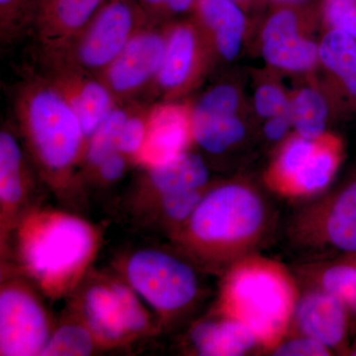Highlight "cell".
<instances>
[{
    "label": "cell",
    "instance_id": "cell-1",
    "mask_svg": "<svg viewBox=\"0 0 356 356\" xmlns=\"http://www.w3.org/2000/svg\"><path fill=\"white\" fill-rule=\"evenodd\" d=\"M13 110L44 175L51 181L69 179L83 159L88 139L72 105L43 70L28 72L18 83Z\"/></svg>",
    "mask_w": 356,
    "mask_h": 356
},
{
    "label": "cell",
    "instance_id": "cell-2",
    "mask_svg": "<svg viewBox=\"0 0 356 356\" xmlns=\"http://www.w3.org/2000/svg\"><path fill=\"white\" fill-rule=\"evenodd\" d=\"M228 301L235 318L257 334L273 343L284 330L292 310V292L280 273L261 264L245 266L234 273Z\"/></svg>",
    "mask_w": 356,
    "mask_h": 356
},
{
    "label": "cell",
    "instance_id": "cell-3",
    "mask_svg": "<svg viewBox=\"0 0 356 356\" xmlns=\"http://www.w3.org/2000/svg\"><path fill=\"white\" fill-rule=\"evenodd\" d=\"M95 238L88 225L76 218L53 215L38 220L24 238L30 268L46 284H60L83 266Z\"/></svg>",
    "mask_w": 356,
    "mask_h": 356
},
{
    "label": "cell",
    "instance_id": "cell-4",
    "mask_svg": "<svg viewBox=\"0 0 356 356\" xmlns=\"http://www.w3.org/2000/svg\"><path fill=\"white\" fill-rule=\"evenodd\" d=\"M264 202L248 187L226 184L201 199L191 219V233L212 245H236L250 240L261 229Z\"/></svg>",
    "mask_w": 356,
    "mask_h": 356
},
{
    "label": "cell",
    "instance_id": "cell-5",
    "mask_svg": "<svg viewBox=\"0 0 356 356\" xmlns=\"http://www.w3.org/2000/svg\"><path fill=\"white\" fill-rule=\"evenodd\" d=\"M165 27V57L153 92L159 102H173L197 88L217 58L205 32L191 15L168 21Z\"/></svg>",
    "mask_w": 356,
    "mask_h": 356
},
{
    "label": "cell",
    "instance_id": "cell-6",
    "mask_svg": "<svg viewBox=\"0 0 356 356\" xmlns=\"http://www.w3.org/2000/svg\"><path fill=\"white\" fill-rule=\"evenodd\" d=\"M147 23L149 20L137 0H106L60 57L99 76Z\"/></svg>",
    "mask_w": 356,
    "mask_h": 356
},
{
    "label": "cell",
    "instance_id": "cell-7",
    "mask_svg": "<svg viewBox=\"0 0 356 356\" xmlns=\"http://www.w3.org/2000/svg\"><path fill=\"white\" fill-rule=\"evenodd\" d=\"M165 46V23H147L98 76L118 104L139 102L145 93L153 92Z\"/></svg>",
    "mask_w": 356,
    "mask_h": 356
},
{
    "label": "cell",
    "instance_id": "cell-8",
    "mask_svg": "<svg viewBox=\"0 0 356 356\" xmlns=\"http://www.w3.org/2000/svg\"><path fill=\"white\" fill-rule=\"evenodd\" d=\"M128 276L132 286L161 311L184 308L197 293V280L191 267L156 250L134 255L128 264Z\"/></svg>",
    "mask_w": 356,
    "mask_h": 356
},
{
    "label": "cell",
    "instance_id": "cell-9",
    "mask_svg": "<svg viewBox=\"0 0 356 356\" xmlns=\"http://www.w3.org/2000/svg\"><path fill=\"white\" fill-rule=\"evenodd\" d=\"M43 72L76 112L86 139L118 105L100 77L65 57L40 58Z\"/></svg>",
    "mask_w": 356,
    "mask_h": 356
},
{
    "label": "cell",
    "instance_id": "cell-10",
    "mask_svg": "<svg viewBox=\"0 0 356 356\" xmlns=\"http://www.w3.org/2000/svg\"><path fill=\"white\" fill-rule=\"evenodd\" d=\"M50 339L44 309L27 290L6 287L0 295V353L7 356L41 355Z\"/></svg>",
    "mask_w": 356,
    "mask_h": 356
},
{
    "label": "cell",
    "instance_id": "cell-11",
    "mask_svg": "<svg viewBox=\"0 0 356 356\" xmlns=\"http://www.w3.org/2000/svg\"><path fill=\"white\" fill-rule=\"evenodd\" d=\"M106 0H38L31 33L40 58L64 55Z\"/></svg>",
    "mask_w": 356,
    "mask_h": 356
},
{
    "label": "cell",
    "instance_id": "cell-12",
    "mask_svg": "<svg viewBox=\"0 0 356 356\" xmlns=\"http://www.w3.org/2000/svg\"><path fill=\"white\" fill-rule=\"evenodd\" d=\"M193 140L191 102L173 100L152 104L147 137L136 161L140 165H161L186 152Z\"/></svg>",
    "mask_w": 356,
    "mask_h": 356
},
{
    "label": "cell",
    "instance_id": "cell-13",
    "mask_svg": "<svg viewBox=\"0 0 356 356\" xmlns=\"http://www.w3.org/2000/svg\"><path fill=\"white\" fill-rule=\"evenodd\" d=\"M191 15L209 39L216 58L235 60L248 31V13L234 0H195Z\"/></svg>",
    "mask_w": 356,
    "mask_h": 356
},
{
    "label": "cell",
    "instance_id": "cell-14",
    "mask_svg": "<svg viewBox=\"0 0 356 356\" xmlns=\"http://www.w3.org/2000/svg\"><path fill=\"white\" fill-rule=\"evenodd\" d=\"M297 323L305 336L317 339L327 348L343 343L348 331L346 304L325 291L313 292L300 301Z\"/></svg>",
    "mask_w": 356,
    "mask_h": 356
},
{
    "label": "cell",
    "instance_id": "cell-15",
    "mask_svg": "<svg viewBox=\"0 0 356 356\" xmlns=\"http://www.w3.org/2000/svg\"><path fill=\"white\" fill-rule=\"evenodd\" d=\"M318 57L337 90L356 105V40L339 30H327L318 43Z\"/></svg>",
    "mask_w": 356,
    "mask_h": 356
},
{
    "label": "cell",
    "instance_id": "cell-16",
    "mask_svg": "<svg viewBox=\"0 0 356 356\" xmlns=\"http://www.w3.org/2000/svg\"><path fill=\"white\" fill-rule=\"evenodd\" d=\"M192 339L199 353L208 356L242 355L259 341L252 330L236 318L202 323L192 332Z\"/></svg>",
    "mask_w": 356,
    "mask_h": 356
},
{
    "label": "cell",
    "instance_id": "cell-17",
    "mask_svg": "<svg viewBox=\"0 0 356 356\" xmlns=\"http://www.w3.org/2000/svg\"><path fill=\"white\" fill-rule=\"evenodd\" d=\"M208 178L209 172L202 158L188 152L149 168V182L161 194L201 191Z\"/></svg>",
    "mask_w": 356,
    "mask_h": 356
},
{
    "label": "cell",
    "instance_id": "cell-18",
    "mask_svg": "<svg viewBox=\"0 0 356 356\" xmlns=\"http://www.w3.org/2000/svg\"><path fill=\"white\" fill-rule=\"evenodd\" d=\"M27 165L13 129L4 125L0 132V199L2 205L19 202L27 186Z\"/></svg>",
    "mask_w": 356,
    "mask_h": 356
},
{
    "label": "cell",
    "instance_id": "cell-19",
    "mask_svg": "<svg viewBox=\"0 0 356 356\" xmlns=\"http://www.w3.org/2000/svg\"><path fill=\"white\" fill-rule=\"evenodd\" d=\"M261 54L267 64L286 72H309L320 63L318 44L306 34L261 42Z\"/></svg>",
    "mask_w": 356,
    "mask_h": 356
},
{
    "label": "cell",
    "instance_id": "cell-20",
    "mask_svg": "<svg viewBox=\"0 0 356 356\" xmlns=\"http://www.w3.org/2000/svg\"><path fill=\"white\" fill-rule=\"evenodd\" d=\"M193 140L210 154H222L238 144L245 135L238 114H192Z\"/></svg>",
    "mask_w": 356,
    "mask_h": 356
},
{
    "label": "cell",
    "instance_id": "cell-21",
    "mask_svg": "<svg viewBox=\"0 0 356 356\" xmlns=\"http://www.w3.org/2000/svg\"><path fill=\"white\" fill-rule=\"evenodd\" d=\"M325 234L332 247L356 254V179L339 192L325 221Z\"/></svg>",
    "mask_w": 356,
    "mask_h": 356
},
{
    "label": "cell",
    "instance_id": "cell-22",
    "mask_svg": "<svg viewBox=\"0 0 356 356\" xmlns=\"http://www.w3.org/2000/svg\"><path fill=\"white\" fill-rule=\"evenodd\" d=\"M289 113L297 135L318 139L325 134L330 105L321 89L304 86L290 97Z\"/></svg>",
    "mask_w": 356,
    "mask_h": 356
},
{
    "label": "cell",
    "instance_id": "cell-23",
    "mask_svg": "<svg viewBox=\"0 0 356 356\" xmlns=\"http://www.w3.org/2000/svg\"><path fill=\"white\" fill-rule=\"evenodd\" d=\"M341 147L336 138L325 134L320 146L296 177L288 189L296 193H312L321 191L331 181L339 163Z\"/></svg>",
    "mask_w": 356,
    "mask_h": 356
},
{
    "label": "cell",
    "instance_id": "cell-24",
    "mask_svg": "<svg viewBox=\"0 0 356 356\" xmlns=\"http://www.w3.org/2000/svg\"><path fill=\"white\" fill-rule=\"evenodd\" d=\"M138 102L118 104L100 124L86 144L84 161L88 170L95 172L104 159L118 151L122 129Z\"/></svg>",
    "mask_w": 356,
    "mask_h": 356
},
{
    "label": "cell",
    "instance_id": "cell-25",
    "mask_svg": "<svg viewBox=\"0 0 356 356\" xmlns=\"http://www.w3.org/2000/svg\"><path fill=\"white\" fill-rule=\"evenodd\" d=\"M86 311L91 327L104 339L116 341L127 332L111 287L90 288L86 293Z\"/></svg>",
    "mask_w": 356,
    "mask_h": 356
},
{
    "label": "cell",
    "instance_id": "cell-26",
    "mask_svg": "<svg viewBox=\"0 0 356 356\" xmlns=\"http://www.w3.org/2000/svg\"><path fill=\"white\" fill-rule=\"evenodd\" d=\"M38 0H0V42L13 46L31 33Z\"/></svg>",
    "mask_w": 356,
    "mask_h": 356
},
{
    "label": "cell",
    "instance_id": "cell-27",
    "mask_svg": "<svg viewBox=\"0 0 356 356\" xmlns=\"http://www.w3.org/2000/svg\"><path fill=\"white\" fill-rule=\"evenodd\" d=\"M322 137L308 139L297 135V137L292 138L283 147L277 161L274 163L273 175L275 181L288 188L293 178L296 177L317 151Z\"/></svg>",
    "mask_w": 356,
    "mask_h": 356
},
{
    "label": "cell",
    "instance_id": "cell-28",
    "mask_svg": "<svg viewBox=\"0 0 356 356\" xmlns=\"http://www.w3.org/2000/svg\"><path fill=\"white\" fill-rule=\"evenodd\" d=\"M191 106L193 115L238 114L242 95L235 84L219 83L208 88Z\"/></svg>",
    "mask_w": 356,
    "mask_h": 356
},
{
    "label": "cell",
    "instance_id": "cell-29",
    "mask_svg": "<svg viewBox=\"0 0 356 356\" xmlns=\"http://www.w3.org/2000/svg\"><path fill=\"white\" fill-rule=\"evenodd\" d=\"M92 348V337L88 330L65 325L50 337L41 355H88Z\"/></svg>",
    "mask_w": 356,
    "mask_h": 356
},
{
    "label": "cell",
    "instance_id": "cell-30",
    "mask_svg": "<svg viewBox=\"0 0 356 356\" xmlns=\"http://www.w3.org/2000/svg\"><path fill=\"white\" fill-rule=\"evenodd\" d=\"M152 104L138 102L122 129L118 151L128 158H137L147 137V122Z\"/></svg>",
    "mask_w": 356,
    "mask_h": 356
},
{
    "label": "cell",
    "instance_id": "cell-31",
    "mask_svg": "<svg viewBox=\"0 0 356 356\" xmlns=\"http://www.w3.org/2000/svg\"><path fill=\"white\" fill-rule=\"evenodd\" d=\"M324 291L343 300L346 306L356 304V259L327 268L322 278Z\"/></svg>",
    "mask_w": 356,
    "mask_h": 356
},
{
    "label": "cell",
    "instance_id": "cell-32",
    "mask_svg": "<svg viewBox=\"0 0 356 356\" xmlns=\"http://www.w3.org/2000/svg\"><path fill=\"white\" fill-rule=\"evenodd\" d=\"M321 22L356 40V0H320Z\"/></svg>",
    "mask_w": 356,
    "mask_h": 356
},
{
    "label": "cell",
    "instance_id": "cell-33",
    "mask_svg": "<svg viewBox=\"0 0 356 356\" xmlns=\"http://www.w3.org/2000/svg\"><path fill=\"white\" fill-rule=\"evenodd\" d=\"M111 289L118 302L119 310L126 331L138 332L146 329L147 316L135 294L121 284H113Z\"/></svg>",
    "mask_w": 356,
    "mask_h": 356
},
{
    "label": "cell",
    "instance_id": "cell-34",
    "mask_svg": "<svg viewBox=\"0 0 356 356\" xmlns=\"http://www.w3.org/2000/svg\"><path fill=\"white\" fill-rule=\"evenodd\" d=\"M254 102L255 111L262 118H271L289 111L290 97L276 83L261 84L255 90Z\"/></svg>",
    "mask_w": 356,
    "mask_h": 356
},
{
    "label": "cell",
    "instance_id": "cell-35",
    "mask_svg": "<svg viewBox=\"0 0 356 356\" xmlns=\"http://www.w3.org/2000/svg\"><path fill=\"white\" fill-rule=\"evenodd\" d=\"M203 196L201 191L170 192L161 194L163 210L177 221L188 219L196 210Z\"/></svg>",
    "mask_w": 356,
    "mask_h": 356
},
{
    "label": "cell",
    "instance_id": "cell-36",
    "mask_svg": "<svg viewBox=\"0 0 356 356\" xmlns=\"http://www.w3.org/2000/svg\"><path fill=\"white\" fill-rule=\"evenodd\" d=\"M329 348L317 339L308 336L291 339L281 344L274 351V355L280 356H325L329 355Z\"/></svg>",
    "mask_w": 356,
    "mask_h": 356
},
{
    "label": "cell",
    "instance_id": "cell-37",
    "mask_svg": "<svg viewBox=\"0 0 356 356\" xmlns=\"http://www.w3.org/2000/svg\"><path fill=\"white\" fill-rule=\"evenodd\" d=\"M127 161L128 156L125 154L119 151L115 152L97 166L95 172L104 181H115L123 177L127 170Z\"/></svg>",
    "mask_w": 356,
    "mask_h": 356
},
{
    "label": "cell",
    "instance_id": "cell-38",
    "mask_svg": "<svg viewBox=\"0 0 356 356\" xmlns=\"http://www.w3.org/2000/svg\"><path fill=\"white\" fill-rule=\"evenodd\" d=\"M291 126L292 121L289 111L284 112L266 119V123L264 124V135L267 139L280 140L285 137Z\"/></svg>",
    "mask_w": 356,
    "mask_h": 356
},
{
    "label": "cell",
    "instance_id": "cell-39",
    "mask_svg": "<svg viewBox=\"0 0 356 356\" xmlns=\"http://www.w3.org/2000/svg\"><path fill=\"white\" fill-rule=\"evenodd\" d=\"M149 22L163 24L168 22V0H137Z\"/></svg>",
    "mask_w": 356,
    "mask_h": 356
},
{
    "label": "cell",
    "instance_id": "cell-40",
    "mask_svg": "<svg viewBox=\"0 0 356 356\" xmlns=\"http://www.w3.org/2000/svg\"><path fill=\"white\" fill-rule=\"evenodd\" d=\"M195 0H168V21L178 16L191 15Z\"/></svg>",
    "mask_w": 356,
    "mask_h": 356
},
{
    "label": "cell",
    "instance_id": "cell-41",
    "mask_svg": "<svg viewBox=\"0 0 356 356\" xmlns=\"http://www.w3.org/2000/svg\"><path fill=\"white\" fill-rule=\"evenodd\" d=\"M234 1L242 6L248 13L268 4L267 0H234Z\"/></svg>",
    "mask_w": 356,
    "mask_h": 356
},
{
    "label": "cell",
    "instance_id": "cell-42",
    "mask_svg": "<svg viewBox=\"0 0 356 356\" xmlns=\"http://www.w3.org/2000/svg\"><path fill=\"white\" fill-rule=\"evenodd\" d=\"M304 1V0H267L268 3H290V2Z\"/></svg>",
    "mask_w": 356,
    "mask_h": 356
},
{
    "label": "cell",
    "instance_id": "cell-43",
    "mask_svg": "<svg viewBox=\"0 0 356 356\" xmlns=\"http://www.w3.org/2000/svg\"><path fill=\"white\" fill-rule=\"evenodd\" d=\"M350 355H353V356H356V348H355V350H351Z\"/></svg>",
    "mask_w": 356,
    "mask_h": 356
},
{
    "label": "cell",
    "instance_id": "cell-44",
    "mask_svg": "<svg viewBox=\"0 0 356 356\" xmlns=\"http://www.w3.org/2000/svg\"><path fill=\"white\" fill-rule=\"evenodd\" d=\"M353 308L356 309V304H355V307H353Z\"/></svg>",
    "mask_w": 356,
    "mask_h": 356
}]
</instances>
